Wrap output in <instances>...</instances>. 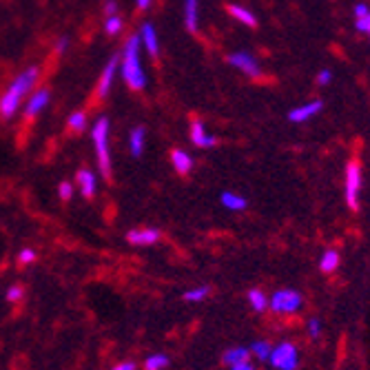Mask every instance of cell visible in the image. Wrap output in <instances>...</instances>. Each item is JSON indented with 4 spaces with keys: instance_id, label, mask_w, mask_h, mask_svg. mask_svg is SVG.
<instances>
[{
    "instance_id": "52a82bcc",
    "label": "cell",
    "mask_w": 370,
    "mask_h": 370,
    "mask_svg": "<svg viewBox=\"0 0 370 370\" xmlns=\"http://www.w3.org/2000/svg\"><path fill=\"white\" fill-rule=\"evenodd\" d=\"M228 65L235 67L238 71H242L244 75H249V78H259V75H261L259 63L255 60V56L249 54V51H235V54H230V56H228Z\"/></svg>"
},
{
    "instance_id": "2e32d148",
    "label": "cell",
    "mask_w": 370,
    "mask_h": 370,
    "mask_svg": "<svg viewBox=\"0 0 370 370\" xmlns=\"http://www.w3.org/2000/svg\"><path fill=\"white\" fill-rule=\"evenodd\" d=\"M184 25L189 32H197L199 27V0H184Z\"/></svg>"
},
{
    "instance_id": "1f68e13d",
    "label": "cell",
    "mask_w": 370,
    "mask_h": 370,
    "mask_svg": "<svg viewBox=\"0 0 370 370\" xmlns=\"http://www.w3.org/2000/svg\"><path fill=\"white\" fill-rule=\"evenodd\" d=\"M67 49H69V38H58V42H56V47H54V51L58 54V56H63V54H67Z\"/></svg>"
},
{
    "instance_id": "ab89813d",
    "label": "cell",
    "mask_w": 370,
    "mask_h": 370,
    "mask_svg": "<svg viewBox=\"0 0 370 370\" xmlns=\"http://www.w3.org/2000/svg\"><path fill=\"white\" fill-rule=\"evenodd\" d=\"M368 36H370V34H368Z\"/></svg>"
},
{
    "instance_id": "f546056e",
    "label": "cell",
    "mask_w": 370,
    "mask_h": 370,
    "mask_svg": "<svg viewBox=\"0 0 370 370\" xmlns=\"http://www.w3.org/2000/svg\"><path fill=\"white\" fill-rule=\"evenodd\" d=\"M319 333H321V321L319 319H308V335H311L313 339H317L319 337Z\"/></svg>"
},
{
    "instance_id": "ac0fdd59",
    "label": "cell",
    "mask_w": 370,
    "mask_h": 370,
    "mask_svg": "<svg viewBox=\"0 0 370 370\" xmlns=\"http://www.w3.org/2000/svg\"><path fill=\"white\" fill-rule=\"evenodd\" d=\"M228 13L233 16L238 23L246 25V27H255L257 25V18H255V13L251 9H246V7H240V5H230L228 7Z\"/></svg>"
},
{
    "instance_id": "3957f363",
    "label": "cell",
    "mask_w": 370,
    "mask_h": 370,
    "mask_svg": "<svg viewBox=\"0 0 370 370\" xmlns=\"http://www.w3.org/2000/svg\"><path fill=\"white\" fill-rule=\"evenodd\" d=\"M91 140H94L98 166L104 178H111V151H109V118H98L91 127Z\"/></svg>"
},
{
    "instance_id": "7c38bea8",
    "label": "cell",
    "mask_w": 370,
    "mask_h": 370,
    "mask_svg": "<svg viewBox=\"0 0 370 370\" xmlns=\"http://www.w3.org/2000/svg\"><path fill=\"white\" fill-rule=\"evenodd\" d=\"M160 238H162V233L158 228H133V230H129V235H127V240L135 246H151V244H156Z\"/></svg>"
},
{
    "instance_id": "30bf717a",
    "label": "cell",
    "mask_w": 370,
    "mask_h": 370,
    "mask_svg": "<svg viewBox=\"0 0 370 370\" xmlns=\"http://www.w3.org/2000/svg\"><path fill=\"white\" fill-rule=\"evenodd\" d=\"M321 106H323L321 100H313V102H306L302 106H295V109L288 111V120L295 122V125H304V122H308L321 111Z\"/></svg>"
},
{
    "instance_id": "e575fe53",
    "label": "cell",
    "mask_w": 370,
    "mask_h": 370,
    "mask_svg": "<svg viewBox=\"0 0 370 370\" xmlns=\"http://www.w3.org/2000/svg\"><path fill=\"white\" fill-rule=\"evenodd\" d=\"M113 13H118V3L116 0H106L104 3V16H113Z\"/></svg>"
},
{
    "instance_id": "8fae6325",
    "label": "cell",
    "mask_w": 370,
    "mask_h": 370,
    "mask_svg": "<svg viewBox=\"0 0 370 370\" xmlns=\"http://www.w3.org/2000/svg\"><path fill=\"white\" fill-rule=\"evenodd\" d=\"M137 36H140L142 47L147 49L149 56L153 58L160 56V38H158V32H156V27H153V23H144Z\"/></svg>"
},
{
    "instance_id": "d4e9b609",
    "label": "cell",
    "mask_w": 370,
    "mask_h": 370,
    "mask_svg": "<svg viewBox=\"0 0 370 370\" xmlns=\"http://www.w3.org/2000/svg\"><path fill=\"white\" fill-rule=\"evenodd\" d=\"M122 18L118 16V13H113V16H106V20H104V32L109 34V36H118L120 32H122Z\"/></svg>"
},
{
    "instance_id": "d6986e66",
    "label": "cell",
    "mask_w": 370,
    "mask_h": 370,
    "mask_svg": "<svg viewBox=\"0 0 370 370\" xmlns=\"http://www.w3.org/2000/svg\"><path fill=\"white\" fill-rule=\"evenodd\" d=\"M220 202H222V206L228 209V211H244V209H246V197H242V195H238V193H228V191L222 193Z\"/></svg>"
},
{
    "instance_id": "8d00e7d4",
    "label": "cell",
    "mask_w": 370,
    "mask_h": 370,
    "mask_svg": "<svg viewBox=\"0 0 370 370\" xmlns=\"http://www.w3.org/2000/svg\"><path fill=\"white\" fill-rule=\"evenodd\" d=\"M368 11H370L368 5H357V7H354V18H364Z\"/></svg>"
},
{
    "instance_id": "484cf974",
    "label": "cell",
    "mask_w": 370,
    "mask_h": 370,
    "mask_svg": "<svg viewBox=\"0 0 370 370\" xmlns=\"http://www.w3.org/2000/svg\"><path fill=\"white\" fill-rule=\"evenodd\" d=\"M168 366V357L166 354H151V357H147L144 362V368L147 370H162Z\"/></svg>"
},
{
    "instance_id": "7402d4cb",
    "label": "cell",
    "mask_w": 370,
    "mask_h": 370,
    "mask_svg": "<svg viewBox=\"0 0 370 370\" xmlns=\"http://www.w3.org/2000/svg\"><path fill=\"white\" fill-rule=\"evenodd\" d=\"M67 125L71 131H85L87 129V113L85 111H73L69 118H67Z\"/></svg>"
},
{
    "instance_id": "277c9868",
    "label": "cell",
    "mask_w": 370,
    "mask_h": 370,
    "mask_svg": "<svg viewBox=\"0 0 370 370\" xmlns=\"http://www.w3.org/2000/svg\"><path fill=\"white\" fill-rule=\"evenodd\" d=\"M304 300L297 290H275L271 300H269V308L271 311H275L277 315H292V313H297L300 308H302Z\"/></svg>"
},
{
    "instance_id": "83f0119b",
    "label": "cell",
    "mask_w": 370,
    "mask_h": 370,
    "mask_svg": "<svg viewBox=\"0 0 370 370\" xmlns=\"http://www.w3.org/2000/svg\"><path fill=\"white\" fill-rule=\"evenodd\" d=\"M354 29H357L359 34H370V11L366 13L364 18H357V20H354Z\"/></svg>"
},
{
    "instance_id": "4316f807",
    "label": "cell",
    "mask_w": 370,
    "mask_h": 370,
    "mask_svg": "<svg viewBox=\"0 0 370 370\" xmlns=\"http://www.w3.org/2000/svg\"><path fill=\"white\" fill-rule=\"evenodd\" d=\"M251 352L255 354L257 359L266 362V359H269V354H271V346H269L266 342H255V344L251 346Z\"/></svg>"
},
{
    "instance_id": "5b68a950",
    "label": "cell",
    "mask_w": 370,
    "mask_h": 370,
    "mask_svg": "<svg viewBox=\"0 0 370 370\" xmlns=\"http://www.w3.org/2000/svg\"><path fill=\"white\" fill-rule=\"evenodd\" d=\"M359 193H362V164L350 160L346 166V204L350 211L359 209Z\"/></svg>"
},
{
    "instance_id": "5bb4252c",
    "label": "cell",
    "mask_w": 370,
    "mask_h": 370,
    "mask_svg": "<svg viewBox=\"0 0 370 370\" xmlns=\"http://www.w3.org/2000/svg\"><path fill=\"white\" fill-rule=\"evenodd\" d=\"M171 162H173V168L180 173V175H189L193 171V158L189 151L184 149H173L171 151Z\"/></svg>"
},
{
    "instance_id": "ba28073f",
    "label": "cell",
    "mask_w": 370,
    "mask_h": 370,
    "mask_svg": "<svg viewBox=\"0 0 370 370\" xmlns=\"http://www.w3.org/2000/svg\"><path fill=\"white\" fill-rule=\"evenodd\" d=\"M49 100H51L49 89H36L34 94L29 96V100H27V104H25V109H23L25 118H27V120H34L36 116H40L44 109H47Z\"/></svg>"
},
{
    "instance_id": "74e56055",
    "label": "cell",
    "mask_w": 370,
    "mask_h": 370,
    "mask_svg": "<svg viewBox=\"0 0 370 370\" xmlns=\"http://www.w3.org/2000/svg\"><path fill=\"white\" fill-rule=\"evenodd\" d=\"M111 370H135V364L133 362H127V364H120V366H116Z\"/></svg>"
},
{
    "instance_id": "44dd1931",
    "label": "cell",
    "mask_w": 370,
    "mask_h": 370,
    "mask_svg": "<svg viewBox=\"0 0 370 370\" xmlns=\"http://www.w3.org/2000/svg\"><path fill=\"white\" fill-rule=\"evenodd\" d=\"M249 304L255 308L257 313L266 311V308H269L266 292H264V290H259V288H253V290H249Z\"/></svg>"
},
{
    "instance_id": "836d02e7",
    "label": "cell",
    "mask_w": 370,
    "mask_h": 370,
    "mask_svg": "<svg viewBox=\"0 0 370 370\" xmlns=\"http://www.w3.org/2000/svg\"><path fill=\"white\" fill-rule=\"evenodd\" d=\"M333 80V73L328 71V69H323V71H319V75H317V82H319V87H326L328 82Z\"/></svg>"
},
{
    "instance_id": "f35d334b",
    "label": "cell",
    "mask_w": 370,
    "mask_h": 370,
    "mask_svg": "<svg viewBox=\"0 0 370 370\" xmlns=\"http://www.w3.org/2000/svg\"><path fill=\"white\" fill-rule=\"evenodd\" d=\"M135 3H137V7H140V9H149L153 0H135Z\"/></svg>"
},
{
    "instance_id": "603a6c76",
    "label": "cell",
    "mask_w": 370,
    "mask_h": 370,
    "mask_svg": "<svg viewBox=\"0 0 370 370\" xmlns=\"http://www.w3.org/2000/svg\"><path fill=\"white\" fill-rule=\"evenodd\" d=\"M244 359H249V350H246V348H230V350L224 352V362H226L228 366L240 364V362H244Z\"/></svg>"
},
{
    "instance_id": "ffe728a7",
    "label": "cell",
    "mask_w": 370,
    "mask_h": 370,
    "mask_svg": "<svg viewBox=\"0 0 370 370\" xmlns=\"http://www.w3.org/2000/svg\"><path fill=\"white\" fill-rule=\"evenodd\" d=\"M337 266H339V253L335 249L323 251V255L319 259V269L323 273H333V271H337Z\"/></svg>"
},
{
    "instance_id": "7a4b0ae2",
    "label": "cell",
    "mask_w": 370,
    "mask_h": 370,
    "mask_svg": "<svg viewBox=\"0 0 370 370\" xmlns=\"http://www.w3.org/2000/svg\"><path fill=\"white\" fill-rule=\"evenodd\" d=\"M140 36H131L125 42V49H122V58H120V75L125 85L131 91H142L147 87V73L140 60Z\"/></svg>"
},
{
    "instance_id": "8992f818",
    "label": "cell",
    "mask_w": 370,
    "mask_h": 370,
    "mask_svg": "<svg viewBox=\"0 0 370 370\" xmlns=\"http://www.w3.org/2000/svg\"><path fill=\"white\" fill-rule=\"evenodd\" d=\"M269 362L277 370H295L297 364H300V352H297V348L292 346L290 342H284L280 346L271 348Z\"/></svg>"
},
{
    "instance_id": "4dcf8cb0",
    "label": "cell",
    "mask_w": 370,
    "mask_h": 370,
    "mask_svg": "<svg viewBox=\"0 0 370 370\" xmlns=\"http://www.w3.org/2000/svg\"><path fill=\"white\" fill-rule=\"evenodd\" d=\"M34 259H36V251H32V249H23L20 255H18V261H20V264H32Z\"/></svg>"
},
{
    "instance_id": "4fadbf2b",
    "label": "cell",
    "mask_w": 370,
    "mask_h": 370,
    "mask_svg": "<svg viewBox=\"0 0 370 370\" xmlns=\"http://www.w3.org/2000/svg\"><path fill=\"white\" fill-rule=\"evenodd\" d=\"M75 182H78V189L85 197H94L98 191V180L96 173L91 168H80L78 175H75Z\"/></svg>"
},
{
    "instance_id": "d6a6232c",
    "label": "cell",
    "mask_w": 370,
    "mask_h": 370,
    "mask_svg": "<svg viewBox=\"0 0 370 370\" xmlns=\"http://www.w3.org/2000/svg\"><path fill=\"white\" fill-rule=\"evenodd\" d=\"M23 297V288L20 286H11L7 290V302H18Z\"/></svg>"
},
{
    "instance_id": "9a60e30c",
    "label": "cell",
    "mask_w": 370,
    "mask_h": 370,
    "mask_svg": "<svg viewBox=\"0 0 370 370\" xmlns=\"http://www.w3.org/2000/svg\"><path fill=\"white\" fill-rule=\"evenodd\" d=\"M191 142L199 149H211L215 147V137L206 133L204 125L199 120H195L193 125H191Z\"/></svg>"
},
{
    "instance_id": "e0dca14e",
    "label": "cell",
    "mask_w": 370,
    "mask_h": 370,
    "mask_svg": "<svg viewBox=\"0 0 370 370\" xmlns=\"http://www.w3.org/2000/svg\"><path fill=\"white\" fill-rule=\"evenodd\" d=\"M144 142H147V131H144V127H135V129L129 133V151H131L133 158H140V156H142Z\"/></svg>"
},
{
    "instance_id": "6da1fadb",
    "label": "cell",
    "mask_w": 370,
    "mask_h": 370,
    "mask_svg": "<svg viewBox=\"0 0 370 370\" xmlns=\"http://www.w3.org/2000/svg\"><path fill=\"white\" fill-rule=\"evenodd\" d=\"M40 80V69L38 67H29L25 71H20L16 78L11 80V85L5 89V94L0 96V118L11 120L18 113L20 102L25 96H29L36 89Z\"/></svg>"
},
{
    "instance_id": "f1b7e54d",
    "label": "cell",
    "mask_w": 370,
    "mask_h": 370,
    "mask_svg": "<svg viewBox=\"0 0 370 370\" xmlns=\"http://www.w3.org/2000/svg\"><path fill=\"white\" fill-rule=\"evenodd\" d=\"M58 195L63 197V199H71V197H73V184H71V182H60Z\"/></svg>"
},
{
    "instance_id": "cb8c5ba5",
    "label": "cell",
    "mask_w": 370,
    "mask_h": 370,
    "mask_svg": "<svg viewBox=\"0 0 370 370\" xmlns=\"http://www.w3.org/2000/svg\"><path fill=\"white\" fill-rule=\"evenodd\" d=\"M209 286H197V288H191V290H187L184 292V302H202V300H206L209 297Z\"/></svg>"
},
{
    "instance_id": "d590c367",
    "label": "cell",
    "mask_w": 370,
    "mask_h": 370,
    "mask_svg": "<svg viewBox=\"0 0 370 370\" xmlns=\"http://www.w3.org/2000/svg\"><path fill=\"white\" fill-rule=\"evenodd\" d=\"M230 370H253V364H251L249 359H244V362H240V364L230 366Z\"/></svg>"
},
{
    "instance_id": "9c48e42d",
    "label": "cell",
    "mask_w": 370,
    "mask_h": 370,
    "mask_svg": "<svg viewBox=\"0 0 370 370\" xmlns=\"http://www.w3.org/2000/svg\"><path fill=\"white\" fill-rule=\"evenodd\" d=\"M118 73H120V58L113 56L109 63L104 65L102 75H100V80H98V89H96L98 98H106V96H109V91L113 87V80H116Z\"/></svg>"
}]
</instances>
